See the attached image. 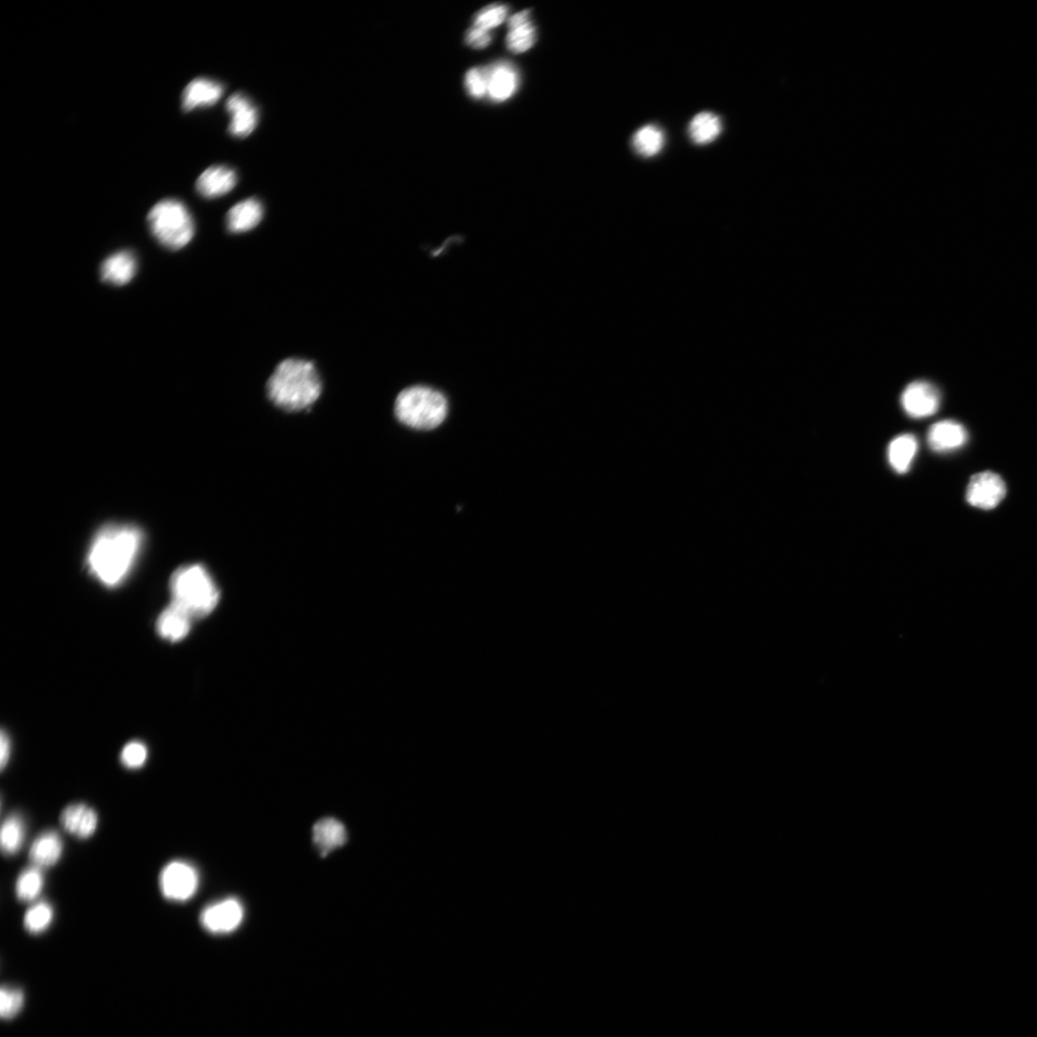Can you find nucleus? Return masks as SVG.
I'll return each instance as SVG.
<instances>
[{
  "mask_svg": "<svg viewBox=\"0 0 1037 1037\" xmlns=\"http://www.w3.org/2000/svg\"><path fill=\"white\" fill-rule=\"evenodd\" d=\"M10 753H11L10 739H9V737L5 734V732L3 731L2 739H0V763H2L3 770L5 769L6 764L8 763V761L10 758Z\"/></svg>",
  "mask_w": 1037,
  "mask_h": 1037,
  "instance_id": "473e14b6",
  "label": "nucleus"
},
{
  "mask_svg": "<svg viewBox=\"0 0 1037 1037\" xmlns=\"http://www.w3.org/2000/svg\"><path fill=\"white\" fill-rule=\"evenodd\" d=\"M170 591L171 603L188 613L192 620L211 614L220 600L213 576L201 564L179 567L171 576Z\"/></svg>",
  "mask_w": 1037,
  "mask_h": 1037,
  "instance_id": "7ed1b4c3",
  "label": "nucleus"
},
{
  "mask_svg": "<svg viewBox=\"0 0 1037 1037\" xmlns=\"http://www.w3.org/2000/svg\"><path fill=\"white\" fill-rule=\"evenodd\" d=\"M1007 494L1004 480L999 475L987 471L973 476L967 490V500L974 508L990 510L1001 502Z\"/></svg>",
  "mask_w": 1037,
  "mask_h": 1037,
  "instance_id": "0eeeda50",
  "label": "nucleus"
},
{
  "mask_svg": "<svg viewBox=\"0 0 1037 1037\" xmlns=\"http://www.w3.org/2000/svg\"><path fill=\"white\" fill-rule=\"evenodd\" d=\"M929 447L935 453H950L964 447L968 440L967 429L953 420L933 425L927 437Z\"/></svg>",
  "mask_w": 1037,
  "mask_h": 1037,
  "instance_id": "f8f14e48",
  "label": "nucleus"
},
{
  "mask_svg": "<svg viewBox=\"0 0 1037 1037\" xmlns=\"http://www.w3.org/2000/svg\"><path fill=\"white\" fill-rule=\"evenodd\" d=\"M509 8L502 4H493L481 10L475 20L476 28L490 31L501 26L508 18Z\"/></svg>",
  "mask_w": 1037,
  "mask_h": 1037,
  "instance_id": "c85d7f7f",
  "label": "nucleus"
},
{
  "mask_svg": "<svg viewBox=\"0 0 1037 1037\" xmlns=\"http://www.w3.org/2000/svg\"><path fill=\"white\" fill-rule=\"evenodd\" d=\"M224 94L225 86L221 83L208 78H196L183 92L182 108L184 112H191L197 108L214 106Z\"/></svg>",
  "mask_w": 1037,
  "mask_h": 1037,
  "instance_id": "ddd939ff",
  "label": "nucleus"
},
{
  "mask_svg": "<svg viewBox=\"0 0 1037 1037\" xmlns=\"http://www.w3.org/2000/svg\"><path fill=\"white\" fill-rule=\"evenodd\" d=\"M466 42L473 48L481 49L491 44L492 36L490 31L474 27L468 31Z\"/></svg>",
  "mask_w": 1037,
  "mask_h": 1037,
  "instance_id": "2f4dec72",
  "label": "nucleus"
},
{
  "mask_svg": "<svg viewBox=\"0 0 1037 1037\" xmlns=\"http://www.w3.org/2000/svg\"><path fill=\"white\" fill-rule=\"evenodd\" d=\"M264 206L256 199L243 200L231 208L226 216L227 228L232 233H244L254 229L264 217Z\"/></svg>",
  "mask_w": 1037,
  "mask_h": 1037,
  "instance_id": "6ab92c4d",
  "label": "nucleus"
},
{
  "mask_svg": "<svg viewBox=\"0 0 1037 1037\" xmlns=\"http://www.w3.org/2000/svg\"><path fill=\"white\" fill-rule=\"evenodd\" d=\"M24 1003V995L15 987H3L0 992V1015L4 1019L14 1018L20 1014Z\"/></svg>",
  "mask_w": 1037,
  "mask_h": 1037,
  "instance_id": "cd10ccee",
  "label": "nucleus"
},
{
  "mask_svg": "<svg viewBox=\"0 0 1037 1037\" xmlns=\"http://www.w3.org/2000/svg\"><path fill=\"white\" fill-rule=\"evenodd\" d=\"M664 134L656 126L649 125L639 129L633 135V144L636 152L644 158L657 155L664 146Z\"/></svg>",
  "mask_w": 1037,
  "mask_h": 1037,
  "instance_id": "393cba45",
  "label": "nucleus"
},
{
  "mask_svg": "<svg viewBox=\"0 0 1037 1037\" xmlns=\"http://www.w3.org/2000/svg\"><path fill=\"white\" fill-rule=\"evenodd\" d=\"M61 825L74 837L88 838L97 829L98 818L94 809L83 804L68 806L61 813Z\"/></svg>",
  "mask_w": 1037,
  "mask_h": 1037,
  "instance_id": "4468645a",
  "label": "nucleus"
},
{
  "mask_svg": "<svg viewBox=\"0 0 1037 1037\" xmlns=\"http://www.w3.org/2000/svg\"><path fill=\"white\" fill-rule=\"evenodd\" d=\"M941 401V393L937 388L925 380L911 382L901 395L903 410L915 419L934 415L940 409Z\"/></svg>",
  "mask_w": 1037,
  "mask_h": 1037,
  "instance_id": "6e6552de",
  "label": "nucleus"
},
{
  "mask_svg": "<svg viewBox=\"0 0 1037 1037\" xmlns=\"http://www.w3.org/2000/svg\"><path fill=\"white\" fill-rule=\"evenodd\" d=\"M487 69V94L494 102H505L517 90L518 74L516 69L508 63H500Z\"/></svg>",
  "mask_w": 1037,
  "mask_h": 1037,
  "instance_id": "a211bd4d",
  "label": "nucleus"
},
{
  "mask_svg": "<svg viewBox=\"0 0 1037 1037\" xmlns=\"http://www.w3.org/2000/svg\"><path fill=\"white\" fill-rule=\"evenodd\" d=\"M147 748L141 743L135 740L123 748L120 755V760L123 764L128 769H140L147 760Z\"/></svg>",
  "mask_w": 1037,
  "mask_h": 1037,
  "instance_id": "7c9ffc66",
  "label": "nucleus"
},
{
  "mask_svg": "<svg viewBox=\"0 0 1037 1037\" xmlns=\"http://www.w3.org/2000/svg\"><path fill=\"white\" fill-rule=\"evenodd\" d=\"M919 451L915 436L905 434L895 437L887 447V461L897 474H906Z\"/></svg>",
  "mask_w": 1037,
  "mask_h": 1037,
  "instance_id": "4be33fe9",
  "label": "nucleus"
},
{
  "mask_svg": "<svg viewBox=\"0 0 1037 1037\" xmlns=\"http://www.w3.org/2000/svg\"><path fill=\"white\" fill-rule=\"evenodd\" d=\"M159 887L167 900L186 902L199 890L200 873L187 861H171L160 872Z\"/></svg>",
  "mask_w": 1037,
  "mask_h": 1037,
  "instance_id": "423d86ee",
  "label": "nucleus"
},
{
  "mask_svg": "<svg viewBox=\"0 0 1037 1037\" xmlns=\"http://www.w3.org/2000/svg\"><path fill=\"white\" fill-rule=\"evenodd\" d=\"M137 259L128 251L110 256L102 265L101 274L104 282L114 286H126L137 274Z\"/></svg>",
  "mask_w": 1037,
  "mask_h": 1037,
  "instance_id": "2eb2a0df",
  "label": "nucleus"
},
{
  "mask_svg": "<svg viewBox=\"0 0 1037 1037\" xmlns=\"http://www.w3.org/2000/svg\"><path fill=\"white\" fill-rule=\"evenodd\" d=\"M192 616L177 607V605L171 603L162 614L159 615L157 621V632L160 637L176 643L186 638L192 627Z\"/></svg>",
  "mask_w": 1037,
  "mask_h": 1037,
  "instance_id": "f3484780",
  "label": "nucleus"
},
{
  "mask_svg": "<svg viewBox=\"0 0 1037 1037\" xmlns=\"http://www.w3.org/2000/svg\"><path fill=\"white\" fill-rule=\"evenodd\" d=\"M45 879L42 870L31 867L23 870L16 884V894L23 902H31L38 897L44 887Z\"/></svg>",
  "mask_w": 1037,
  "mask_h": 1037,
  "instance_id": "a878e982",
  "label": "nucleus"
},
{
  "mask_svg": "<svg viewBox=\"0 0 1037 1037\" xmlns=\"http://www.w3.org/2000/svg\"><path fill=\"white\" fill-rule=\"evenodd\" d=\"M323 392L314 364L300 359L282 361L267 382L269 400L288 412L311 407Z\"/></svg>",
  "mask_w": 1037,
  "mask_h": 1037,
  "instance_id": "f03ea898",
  "label": "nucleus"
},
{
  "mask_svg": "<svg viewBox=\"0 0 1037 1037\" xmlns=\"http://www.w3.org/2000/svg\"><path fill=\"white\" fill-rule=\"evenodd\" d=\"M313 837L321 855L325 857L347 842V831L338 820L327 818L314 825Z\"/></svg>",
  "mask_w": 1037,
  "mask_h": 1037,
  "instance_id": "412c9836",
  "label": "nucleus"
},
{
  "mask_svg": "<svg viewBox=\"0 0 1037 1037\" xmlns=\"http://www.w3.org/2000/svg\"><path fill=\"white\" fill-rule=\"evenodd\" d=\"M722 131L721 118L710 112L697 115L689 126L690 137L698 145L711 143L719 137Z\"/></svg>",
  "mask_w": 1037,
  "mask_h": 1037,
  "instance_id": "5701e85b",
  "label": "nucleus"
},
{
  "mask_svg": "<svg viewBox=\"0 0 1037 1037\" xmlns=\"http://www.w3.org/2000/svg\"><path fill=\"white\" fill-rule=\"evenodd\" d=\"M63 853V842L55 831H47L37 837L30 848L29 858L34 867L46 869L54 866Z\"/></svg>",
  "mask_w": 1037,
  "mask_h": 1037,
  "instance_id": "aec40b11",
  "label": "nucleus"
},
{
  "mask_svg": "<svg viewBox=\"0 0 1037 1037\" xmlns=\"http://www.w3.org/2000/svg\"><path fill=\"white\" fill-rule=\"evenodd\" d=\"M226 110L231 117V135L236 138L249 137L258 123V113L254 103L246 95L234 94L227 101Z\"/></svg>",
  "mask_w": 1037,
  "mask_h": 1037,
  "instance_id": "9d476101",
  "label": "nucleus"
},
{
  "mask_svg": "<svg viewBox=\"0 0 1037 1037\" xmlns=\"http://www.w3.org/2000/svg\"><path fill=\"white\" fill-rule=\"evenodd\" d=\"M238 183L236 171L225 166L207 168L196 181V191L208 200L229 193Z\"/></svg>",
  "mask_w": 1037,
  "mask_h": 1037,
  "instance_id": "9b49d317",
  "label": "nucleus"
},
{
  "mask_svg": "<svg viewBox=\"0 0 1037 1037\" xmlns=\"http://www.w3.org/2000/svg\"><path fill=\"white\" fill-rule=\"evenodd\" d=\"M53 909L45 901L33 905L24 916V927L33 935L45 932L53 920Z\"/></svg>",
  "mask_w": 1037,
  "mask_h": 1037,
  "instance_id": "bb28decb",
  "label": "nucleus"
},
{
  "mask_svg": "<svg viewBox=\"0 0 1037 1037\" xmlns=\"http://www.w3.org/2000/svg\"><path fill=\"white\" fill-rule=\"evenodd\" d=\"M244 910L240 901L229 898L205 908L200 916L203 928L215 935H225L239 928Z\"/></svg>",
  "mask_w": 1037,
  "mask_h": 1037,
  "instance_id": "1a4fd4ad",
  "label": "nucleus"
},
{
  "mask_svg": "<svg viewBox=\"0 0 1037 1037\" xmlns=\"http://www.w3.org/2000/svg\"><path fill=\"white\" fill-rule=\"evenodd\" d=\"M395 415L406 427L430 430L446 419L448 401L444 394L424 386L405 388L395 402Z\"/></svg>",
  "mask_w": 1037,
  "mask_h": 1037,
  "instance_id": "20e7f679",
  "label": "nucleus"
},
{
  "mask_svg": "<svg viewBox=\"0 0 1037 1037\" xmlns=\"http://www.w3.org/2000/svg\"><path fill=\"white\" fill-rule=\"evenodd\" d=\"M143 540V533L137 527H103L94 536L86 557L90 572L107 586L118 585L137 559Z\"/></svg>",
  "mask_w": 1037,
  "mask_h": 1037,
  "instance_id": "f257e3e1",
  "label": "nucleus"
},
{
  "mask_svg": "<svg viewBox=\"0 0 1037 1037\" xmlns=\"http://www.w3.org/2000/svg\"><path fill=\"white\" fill-rule=\"evenodd\" d=\"M26 837V826L18 813H12L3 823L2 849L4 853L10 856L18 853Z\"/></svg>",
  "mask_w": 1037,
  "mask_h": 1037,
  "instance_id": "b1692460",
  "label": "nucleus"
},
{
  "mask_svg": "<svg viewBox=\"0 0 1037 1037\" xmlns=\"http://www.w3.org/2000/svg\"><path fill=\"white\" fill-rule=\"evenodd\" d=\"M510 32L506 45L515 54L524 53L532 48L536 41V29L530 20L529 10L518 12L509 20Z\"/></svg>",
  "mask_w": 1037,
  "mask_h": 1037,
  "instance_id": "dca6fc26",
  "label": "nucleus"
},
{
  "mask_svg": "<svg viewBox=\"0 0 1037 1037\" xmlns=\"http://www.w3.org/2000/svg\"><path fill=\"white\" fill-rule=\"evenodd\" d=\"M157 241L170 250H180L194 237V221L189 208L176 200L158 202L147 216Z\"/></svg>",
  "mask_w": 1037,
  "mask_h": 1037,
  "instance_id": "39448f33",
  "label": "nucleus"
},
{
  "mask_svg": "<svg viewBox=\"0 0 1037 1037\" xmlns=\"http://www.w3.org/2000/svg\"><path fill=\"white\" fill-rule=\"evenodd\" d=\"M465 86L469 94L480 100L487 94V69H472L466 73Z\"/></svg>",
  "mask_w": 1037,
  "mask_h": 1037,
  "instance_id": "c756f323",
  "label": "nucleus"
}]
</instances>
